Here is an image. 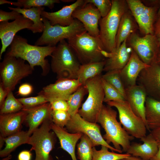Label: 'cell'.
Here are the masks:
<instances>
[{"mask_svg":"<svg viewBox=\"0 0 160 160\" xmlns=\"http://www.w3.org/2000/svg\"><path fill=\"white\" fill-rule=\"evenodd\" d=\"M102 82L105 95L104 102L126 100L122 95L102 78Z\"/></svg>","mask_w":160,"mask_h":160,"instance_id":"cell-36","label":"cell"},{"mask_svg":"<svg viewBox=\"0 0 160 160\" xmlns=\"http://www.w3.org/2000/svg\"><path fill=\"white\" fill-rule=\"evenodd\" d=\"M17 99L23 105V109L34 108L49 102L46 97L40 95L35 97L19 98Z\"/></svg>","mask_w":160,"mask_h":160,"instance_id":"cell-38","label":"cell"},{"mask_svg":"<svg viewBox=\"0 0 160 160\" xmlns=\"http://www.w3.org/2000/svg\"><path fill=\"white\" fill-rule=\"evenodd\" d=\"M117 112L111 107L103 105L97 122L104 129L103 137L108 144L112 143L114 148L121 153L126 152L134 138L129 134L117 119Z\"/></svg>","mask_w":160,"mask_h":160,"instance_id":"cell-2","label":"cell"},{"mask_svg":"<svg viewBox=\"0 0 160 160\" xmlns=\"http://www.w3.org/2000/svg\"><path fill=\"white\" fill-rule=\"evenodd\" d=\"M156 62L160 66V47L157 54Z\"/></svg>","mask_w":160,"mask_h":160,"instance_id":"cell-52","label":"cell"},{"mask_svg":"<svg viewBox=\"0 0 160 160\" xmlns=\"http://www.w3.org/2000/svg\"><path fill=\"white\" fill-rule=\"evenodd\" d=\"M51 128L59 140L60 148L71 156L72 160H77L75 153V146L83 134L69 133L64 128L55 125L53 122L51 125Z\"/></svg>","mask_w":160,"mask_h":160,"instance_id":"cell-24","label":"cell"},{"mask_svg":"<svg viewBox=\"0 0 160 160\" xmlns=\"http://www.w3.org/2000/svg\"><path fill=\"white\" fill-rule=\"evenodd\" d=\"M82 85L77 79L62 78L44 87L38 95L47 98L49 103L57 100H67L70 96Z\"/></svg>","mask_w":160,"mask_h":160,"instance_id":"cell-14","label":"cell"},{"mask_svg":"<svg viewBox=\"0 0 160 160\" xmlns=\"http://www.w3.org/2000/svg\"><path fill=\"white\" fill-rule=\"evenodd\" d=\"M25 61L5 54L0 63V83L8 92L13 90L22 79L32 73L34 70Z\"/></svg>","mask_w":160,"mask_h":160,"instance_id":"cell-7","label":"cell"},{"mask_svg":"<svg viewBox=\"0 0 160 160\" xmlns=\"http://www.w3.org/2000/svg\"><path fill=\"white\" fill-rule=\"evenodd\" d=\"M150 160H160V143H159L157 152L155 156Z\"/></svg>","mask_w":160,"mask_h":160,"instance_id":"cell-49","label":"cell"},{"mask_svg":"<svg viewBox=\"0 0 160 160\" xmlns=\"http://www.w3.org/2000/svg\"><path fill=\"white\" fill-rule=\"evenodd\" d=\"M119 160H144L140 157L131 155L129 156Z\"/></svg>","mask_w":160,"mask_h":160,"instance_id":"cell-50","label":"cell"},{"mask_svg":"<svg viewBox=\"0 0 160 160\" xmlns=\"http://www.w3.org/2000/svg\"><path fill=\"white\" fill-rule=\"evenodd\" d=\"M52 119L45 120L30 136L28 144L36 153L34 160H53L50 154L56 143V135L51 131Z\"/></svg>","mask_w":160,"mask_h":160,"instance_id":"cell-9","label":"cell"},{"mask_svg":"<svg viewBox=\"0 0 160 160\" xmlns=\"http://www.w3.org/2000/svg\"><path fill=\"white\" fill-rule=\"evenodd\" d=\"M156 140L159 143L160 142V128L153 130L151 133Z\"/></svg>","mask_w":160,"mask_h":160,"instance_id":"cell-47","label":"cell"},{"mask_svg":"<svg viewBox=\"0 0 160 160\" xmlns=\"http://www.w3.org/2000/svg\"><path fill=\"white\" fill-rule=\"evenodd\" d=\"M11 155H10L8 156H7H7L6 158L2 160H9V159H11Z\"/></svg>","mask_w":160,"mask_h":160,"instance_id":"cell-54","label":"cell"},{"mask_svg":"<svg viewBox=\"0 0 160 160\" xmlns=\"http://www.w3.org/2000/svg\"><path fill=\"white\" fill-rule=\"evenodd\" d=\"M127 42L144 63L150 65L156 62L160 44L154 34L141 37L136 32L129 36Z\"/></svg>","mask_w":160,"mask_h":160,"instance_id":"cell-11","label":"cell"},{"mask_svg":"<svg viewBox=\"0 0 160 160\" xmlns=\"http://www.w3.org/2000/svg\"><path fill=\"white\" fill-rule=\"evenodd\" d=\"M140 140L143 143H131L126 153L144 160H150L157 152L159 143L151 134L146 135Z\"/></svg>","mask_w":160,"mask_h":160,"instance_id":"cell-21","label":"cell"},{"mask_svg":"<svg viewBox=\"0 0 160 160\" xmlns=\"http://www.w3.org/2000/svg\"><path fill=\"white\" fill-rule=\"evenodd\" d=\"M120 70H116L106 72L102 75V78L118 91L126 99L125 89L121 78Z\"/></svg>","mask_w":160,"mask_h":160,"instance_id":"cell-35","label":"cell"},{"mask_svg":"<svg viewBox=\"0 0 160 160\" xmlns=\"http://www.w3.org/2000/svg\"><path fill=\"white\" fill-rule=\"evenodd\" d=\"M65 128L68 132L75 133H81L87 135L92 142L93 147L101 145L105 146L112 151L120 153L119 151L108 143L102 136L100 127L97 123L87 121L77 113L71 116Z\"/></svg>","mask_w":160,"mask_h":160,"instance_id":"cell-13","label":"cell"},{"mask_svg":"<svg viewBox=\"0 0 160 160\" xmlns=\"http://www.w3.org/2000/svg\"><path fill=\"white\" fill-rule=\"evenodd\" d=\"M27 114L26 111L22 109L15 113L0 114V135L5 137L21 131Z\"/></svg>","mask_w":160,"mask_h":160,"instance_id":"cell-23","label":"cell"},{"mask_svg":"<svg viewBox=\"0 0 160 160\" xmlns=\"http://www.w3.org/2000/svg\"><path fill=\"white\" fill-rule=\"evenodd\" d=\"M105 63V60L81 65L78 73L77 79L81 85H84L88 79L101 75Z\"/></svg>","mask_w":160,"mask_h":160,"instance_id":"cell-30","label":"cell"},{"mask_svg":"<svg viewBox=\"0 0 160 160\" xmlns=\"http://www.w3.org/2000/svg\"><path fill=\"white\" fill-rule=\"evenodd\" d=\"M107 147L101 145L100 150L98 151L95 147L92 149V160H119L129 156L131 155L110 152Z\"/></svg>","mask_w":160,"mask_h":160,"instance_id":"cell-33","label":"cell"},{"mask_svg":"<svg viewBox=\"0 0 160 160\" xmlns=\"http://www.w3.org/2000/svg\"><path fill=\"white\" fill-rule=\"evenodd\" d=\"M106 103L117 109L120 122L129 134L140 139L146 135L147 129L145 124L135 114L127 101H111Z\"/></svg>","mask_w":160,"mask_h":160,"instance_id":"cell-10","label":"cell"},{"mask_svg":"<svg viewBox=\"0 0 160 160\" xmlns=\"http://www.w3.org/2000/svg\"><path fill=\"white\" fill-rule=\"evenodd\" d=\"M153 34L160 44V16L157 18L154 24Z\"/></svg>","mask_w":160,"mask_h":160,"instance_id":"cell-44","label":"cell"},{"mask_svg":"<svg viewBox=\"0 0 160 160\" xmlns=\"http://www.w3.org/2000/svg\"><path fill=\"white\" fill-rule=\"evenodd\" d=\"M126 100L129 104L135 114L141 118L148 128L145 117V103L147 97L143 88L136 84L125 89Z\"/></svg>","mask_w":160,"mask_h":160,"instance_id":"cell-20","label":"cell"},{"mask_svg":"<svg viewBox=\"0 0 160 160\" xmlns=\"http://www.w3.org/2000/svg\"><path fill=\"white\" fill-rule=\"evenodd\" d=\"M149 65L144 63L132 49L128 62L120 70V75L125 89L137 84V78L141 71Z\"/></svg>","mask_w":160,"mask_h":160,"instance_id":"cell-18","label":"cell"},{"mask_svg":"<svg viewBox=\"0 0 160 160\" xmlns=\"http://www.w3.org/2000/svg\"><path fill=\"white\" fill-rule=\"evenodd\" d=\"M52 110L68 111V105L66 100H57L49 102Z\"/></svg>","mask_w":160,"mask_h":160,"instance_id":"cell-42","label":"cell"},{"mask_svg":"<svg viewBox=\"0 0 160 160\" xmlns=\"http://www.w3.org/2000/svg\"><path fill=\"white\" fill-rule=\"evenodd\" d=\"M9 46L6 55L27 61L34 70V67L40 66L43 76H45L49 73L50 65L45 58L51 57L56 46L32 45L28 43L26 39L17 35Z\"/></svg>","mask_w":160,"mask_h":160,"instance_id":"cell-1","label":"cell"},{"mask_svg":"<svg viewBox=\"0 0 160 160\" xmlns=\"http://www.w3.org/2000/svg\"><path fill=\"white\" fill-rule=\"evenodd\" d=\"M8 92L3 87L1 83H0V107L6 99Z\"/></svg>","mask_w":160,"mask_h":160,"instance_id":"cell-46","label":"cell"},{"mask_svg":"<svg viewBox=\"0 0 160 160\" xmlns=\"http://www.w3.org/2000/svg\"><path fill=\"white\" fill-rule=\"evenodd\" d=\"M77 145V158L79 160H92V142L86 135L82 134Z\"/></svg>","mask_w":160,"mask_h":160,"instance_id":"cell-32","label":"cell"},{"mask_svg":"<svg viewBox=\"0 0 160 160\" xmlns=\"http://www.w3.org/2000/svg\"><path fill=\"white\" fill-rule=\"evenodd\" d=\"M137 82L148 97L160 100V66L156 62L141 71Z\"/></svg>","mask_w":160,"mask_h":160,"instance_id":"cell-15","label":"cell"},{"mask_svg":"<svg viewBox=\"0 0 160 160\" xmlns=\"http://www.w3.org/2000/svg\"><path fill=\"white\" fill-rule=\"evenodd\" d=\"M32 153L31 151L23 150L21 151L18 156V160H31Z\"/></svg>","mask_w":160,"mask_h":160,"instance_id":"cell-45","label":"cell"},{"mask_svg":"<svg viewBox=\"0 0 160 160\" xmlns=\"http://www.w3.org/2000/svg\"><path fill=\"white\" fill-rule=\"evenodd\" d=\"M8 8L12 11L18 12L24 17L31 20L33 24L29 30L33 33L43 32L44 24L41 16L42 12L44 9V7H33L29 9L11 7H8Z\"/></svg>","mask_w":160,"mask_h":160,"instance_id":"cell-27","label":"cell"},{"mask_svg":"<svg viewBox=\"0 0 160 160\" xmlns=\"http://www.w3.org/2000/svg\"><path fill=\"white\" fill-rule=\"evenodd\" d=\"M137 23L129 9L121 19L116 37V47H119L137 28Z\"/></svg>","mask_w":160,"mask_h":160,"instance_id":"cell-26","label":"cell"},{"mask_svg":"<svg viewBox=\"0 0 160 160\" xmlns=\"http://www.w3.org/2000/svg\"><path fill=\"white\" fill-rule=\"evenodd\" d=\"M160 16V0L159 3V7L157 13V17Z\"/></svg>","mask_w":160,"mask_h":160,"instance_id":"cell-53","label":"cell"},{"mask_svg":"<svg viewBox=\"0 0 160 160\" xmlns=\"http://www.w3.org/2000/svg\"><path fill=\"white\" fill-rule=\"evenodd\" d=\"M88 93V90L86 86L82 85L70 96L67 101L69 107L68 111L71 116L78 113L84 97Z\"/></svg>","mask_w":160,"mask_h":160,"instance_id":"cell-31","label":"cell"},{"mask_svg":"<svg viewBox=\"0 0 160 160\" xmlns=\"http://www.w3.org/2000/svg\"><path fill=\"white\" fill-rule=\"evenodd\" d=\"M126 1L140 32L144 35L153 34L154 25L157 18L159 1L154 5L148 6L140 0Z\"/></svg>","mask_w":160,"mask_h":160,"instance_id":"cell-12","label":"cell"},{"mask_svg":"<svg viewBox=\"0 0 160 160\" xmlns=\"http://www.w3.org/2000/svg\"><path fill=\"white\" fill-rule=\"evenodd\" d=\"M81 65L105 60L103 54L104 51L99 37L93 36L87 31L67 40Z\"/></svg>","mask_w":160,"mask_h":160,"instance_id":"cell-5","label":"cell"},{"mask_svg":"<svg viewBox=\"0 0 160 160\" xmlns=\"http://www.w3.org/2000/svg\"><path fill=\"white\" fill-rule=\"evenodd\" d=\"M84 85L87 89L88 95L78 113L85 120L97 123L103 105L105 95L102 75L88 79Z\"/></svg>","mask_w":160,"mask_h":160,"instance_id":"cell-6","label":"cell"},{"mask_svg":"<svg viewBox=\"0 0 160 160\" xmlns=\"http://www.w3.org/2000/svg\"><path fill=\"white\" fill-rule=\"evenodd\" d=\"M12 91L8 92L6 99L0 107V114L15 113L23 109V105L17 99L15 98Z\"/></svg>","mask_w":160,"mask_h":160,"instance_id":"cell-34","label":"cell"},{"mask_svg":"<svg viewBox=\"0 0 160 160\" xmlns=\"http://www.w3.org/2000/svg\"><path fill=\"white\" fill-rule=\"evenodd\" d=\"M127 39L125 40L111 56L105 60L103 71L107 72L113 70H121L126 65L129 59L132 49L128 48Z\"/></svg>","mask_w":160,"mask_h":160,"instance_id":"cell-25","label":"cell"},{"mask_svg":"<svg viewBox=\"0 0 160 160\" xmlns=\"http://www.w3.org/2000/svg\"><path fill=\"white\" fill-rule=\"evenodd\" d=\"M17 1L20 4L23 8L24 9L45 6L52 9L55 3L60 2L59 0H18Z\"/></svg>","mask_w":160,"mask_h":160,"instance_id":"cell-37","label":"cell"},{"mask_svg":"<svg viewBox=\"0 0 160 160\" xmlns=\"http://www.w3.org/2000/svg\"><path fill=\"white\" fill-rule=\"evenodd\" d=\"M33 86L28 83H24L21 85L19 87L17 94L22 96H27L30 95L33 92Z\"/></svg>","mask_w":160,"mask_h":160,"instance_id":"cell-43","label":"cell"},{"mask_svg":"<svg viewBox=\"0 0 160 160\" xmlns=\"http://www.w3.org/2000/svg\"><path fill=\"white\" fill-rule=\"evenodd\" d=\"M52 116L53 123L62 128L66 126L71 117L68 111H62L52 110Z\"/></svg>","mask_w":160,"mask_h":160,"instance_id":"cell-39","label":"cell"},{"mask_svg":"<svg viewBox=\"0 0 160 160\" xmlns=\"http://www.w3.org/2000/svg\"><path fill=\"white\" fill-rule=\"evenodd\" d=\"M22 15L18 12L12 10L7 12L1 9L0 10V22L8 21L9 20H15L19 17Z\"/></svg>","mask_w":160,"mask_h":160,"instance_id":"cell-41","label":"cell"},{"mask_svg":"<svg viewBox=\"0 0 160 160\" xmlns=\"http://www.w3.org/2000/svg\"><path fill=\"white\" fill-rule=\"evenodd\" d=\"M110 12L99 22V37L105 51L113 53L116 49V37L121 17L129 9L126 0H112Z\"/></svg>","mask_w":160,"mask_h":160,"instance_id":"cell-3","label":"cell"},{"mask_svg":"<svg viewBox=\"0 0 160 160\" xmlns=\"http://www.w3.org/2000/svg\"><path fill=\"white\" fill-rule=\"evenodd\" d=\"M85 3L93 4L99 11L102 18L106 16L110 12L112 7V1L110 0H85Z\"/></svg>","mask_w":160,"mask_h":160,"instance_id":"cell-40","label":"cell"},{"mask_svg":"<svg viewBox=\"0 0 160 160\" xmlns=\"http://www.w3.org/2000/svg\"><path fill=\"white\" fill-rule=\"evenodd\" d=\"M4 138L1 135H0V149H1L3 147L5 142L4 140Z\"/></svg>","mask_w":160,"mask_h":160,"instance_id":"cell-51","label":"cell"},{"mask_svg":"<svg viewBox=\"0 0 160 160\" xmlns=\"http://www.w3.org/2000/svg\"><path fill=\"white\" fill-rule=\"evenodd\" d=\"M33 24L30 19L23 15L11 22L0 23V38L1 47L0 52V59H1L3 53L10 45L16 33L24 29L29 30Z\"/></svg>","mask_w":160,"mask_h":160,"instance_id":"cell-17","label":"cell"},{"mask_svg":"<svg viewBox=\"0 0 160 160\" xmlns=\"http://www.w3.org/2000/svg\"><path fill=\"white\" fill-rule=\"evenodd\" d=\"M61 1H63V2H72V1H73V0H61Z\"/></svg>","mask_w":160,"mask_h":160,"instance_id":"cell-55","label":"cell"},{"mask_svg":"<svg viewBox=\"0 0 160 160\" xmlns=\"http://www.w3.org/2000/svg\"><path fill=\"white\" fill-rule=\"evenodd\" d=\"M41 18L44 29L42 35L35 43L36 46H56L57 44L62 40L66 39L68 40L87 31L82 23L75 19L70 25L64 26L59 25H52L47 19Z\"/></svg>","mask_w":160,"mask_h":160,"instance_id":"cell-8","label":"cell"},{"mask_svg":"<svg viewBox=\"0 0 160 160\" xmlns=\"http://www.w3.org/2000/svg\"><path fill=\"white\" fill-rule=\"evenodd\" d=\"M50 68L58 79H77L81 65L73 49L65 40L58 44L51 56Z\"/></svg>","mask_w":160,"mask_h":160,"instance_id":"cell-4","label":"cell"},{"mask_svg":"<svg viewBox=\"0 0 160 160\" xmlns=\"http://www.w3.org/2000/svg\"><path fill=\"white\" fill-rule=\"evenodd\" d=\"M30 135L28 131H20L4 138L5 147L0 151V156L7 157L19 146L28 144Z\"/></svg>","mask_w":160,"mask_h":160,"instance_id":"cell-29","label":"cell"},{"mask_svg":"<svg viewBox=\"0 0 160 160\" xmlns=\"http://www.w3.org/2000/svg\"><path fill=\"white\" fill-rule=\"evenodd\" d=\"M145 117L148 130L156 129L160 124V100L147 97L145 103Z\"/></svg>","mask_w":160,"mask_h":160,"instance_id":"cell-28","label":"cell"},{"mask_svg":"<svg viewBox=\"0 0 160 160\" xmlns=\"http://www.w3.org/2000/svg\"><path fill=\"white\" fill-rule=\"evenodd\" d=\"M23 109L27 113L25 121L29 127L28 131L30 135L45 120L52 119V110L49 102L34 108Z\"/></svg>","mask_w":160,"mask_h":160,"instance_id":"cell-22","label":"cell"},{"mask_svg":"<svg viewBox=\"0 0 160 160\" xmlns=\"http://www.w3.org/2000/svg\"><path fill=\"white\" fill-rule=\"evenodd\" d=\"M11 4L14 6H17L18 7H22V5L17 2H13L11 1H8L5 0H0V4L2 5L3 4Z\"/></svg>","mask_w":160,"mask_h":160,"instance_id":"cell-48","label":"cell"},{"mask_svg":"<svg viewBox=\"0 0 160 160\" xmlns=\"http://www.w3.org/2000/svg\"><path fill=\"white\" fill-rule=\"evenodd\" d=\"M85 4V0H77L74 3L63 6L60 10L54 12H48L43 10L41 17L47 19L51 25H59L63 26L70 25L75 19L72 14L78 7Z\"/></svg>","mask_w":160,"mask_h":160,"instance_id":"cell-19","label":"cell"},{"mask_svg":"<svg viewBox=\"0 0 160 160\" xmlns=\"http://www.w3.org/2000/svg\"><path fill=\"white\" fill-rule=\"evenodd\" d=\"M72 17L82 23L89 35L94 37H99L98 24L102 17L99 11L93 4L85 3L78 7L73 12Z\"/></svg>","mask_w":160,"mask_h":160,"instance_id":"cell-16","label":"cell"}]
</instances>
